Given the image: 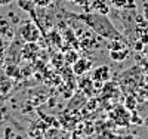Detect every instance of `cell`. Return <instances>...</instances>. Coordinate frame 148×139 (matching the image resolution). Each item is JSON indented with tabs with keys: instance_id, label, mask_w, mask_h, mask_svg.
Listing matches in <instances>:
<instances>
[{
	"instance_id": "2e32d148",
	"label": "cell",
	"mask_w": 148,
	"mask_h": 139,
	"mask_svg": "<svg viewBox=\"0 0 148 139\" xmlns=\"http://www.w3.org/2000/svg\"><path fill=\"white\" fill-rule=\"evenodd\" d=\"M5 42H3V37H0V65L5 62Z\"/></svg>"
},
{
	"instance_id": "9c48e42d",
	"label": "cell",
	"mask_w": 148,
	"mask_h": 139,
	"mask_svg": "<svg viewBox=\"0 0 148 139\" xmlns=\"http://www.w3.org/2000/svg\"><path fill=\"white\" fill-rule=\"evenodd\" d=\"M10 87H12L10 79L6 77V75H2V77H0V92H2V93H8L10 90Z\"/></svg>"
},
{
	"instance_id": "ba28073f",
	"label": "cell",
	"mask_w": 148,
	"mask_h": 139,
	"mask_svg": "<svg viewBox=\"0 0 148 139\" xmlns=\"http://www.w3.org/2000/svg\"><path fill=\"white\" fill-rule=\"evenodd\" d=\"M18 8L24 12L30 14L31 16H34L36 14V5H34V0H16Z\"/></svg>"
},
{
	"instance_id": "484cf974",
	"label": "cell",
	"mask_w": 148,
	"mask_h": 139,
	"mask_svg": "<svg viewBox=\"0 0 148 139\" xmlns=\"http://www.w3.org/2000/svg\"><path fill=\"white\" fill-rule=\"evenodd\" d=\"M67 2H73V0H67Z\"/></svg>"
},
{
	"instance_id": "277c9868",
	"label": "cell",
	"mask_w": 148,
	"mask_h": 139,
	"mask_svg": "<svg viewBox=\"0 0 148 139\" xmlns=\"http://www.w3.org/2000/svg\"><path fill=\"white\" fill-rule=\"evenodd\" d=\"M110 67L108 65H99L93 68L92 71V80L95 83H104L107 80H110Z\"/></svg>"
},
{
	"instance_id": "6da1fadb",
	"label": "cell",
	"mask_w": 148,
	"mask_h": 139,
	"mask_svg": "<svg viewBox=\"0 0 148 139\" xmlns=\"http://www.w3.org/2000/svg\"><path fill=\"white\" fill-rule=\"evenodd\" d=\"M76 18L82 22H84L89 28H92L98 36L104 37L108 40H125V37L117 28L114 24L108 19V15H101L98 12H84V14L76 15Z\"/></svg>"
},
{
	"instance_id": "d6986e66",
	"label": "cell",
	"mask_w": 148,
	"mask_h": 139,
	"mask_svg": "<svg viewBox=\"0 0 148 139\" xmlns=\"http://www.w3.org/2000/svg\"><path fill=\"white\" fill-rule=\"evenodd\" d=\"M62 61H64V55H61V53H58V58H56V59H55V58L52 59V62H53V64H56L58 67L61 65V62H62Z\"/></svg>"
},
{
	"instance_id": "ac0fdd59",
	"label": "cell",
	"mask_w": 148,
	"mask_h": 139,
	"mask_svg": "<svg viewBox=\"0 0 148 139\" xmlns=\"http://www.w3.org/2000/svg\"><path fill=\"white\" fill-rule=\"evenodd\" d=\"M76 5H79V6H83V8H86V12H90V9H89V2L90 0H73Z\"/></svg>"
},
{
	"instance_id": "44dd1931",
	"label": "cell",
	"mask_w": 148,
	"mask_h": 139,
	"mask_svg": "<svg viewBox=\"0 0 148 139\" xmlns=\"http://www.w3.org/2000/svg\"><path fill=\"white\" fill-rule=\"evenodd\" d=\"M144 16H145V19H148V2L144 3Z\"/></svg>"
},
{
	"instance_id": "9a60e30c",
	"label": "cell",
	"mask_w": 148,
	"mask_h": 139,
	"mask_svg": "<svg viewBox=\"0 0 148 139\" xmlns=\"http://www.w3.org/2000/svg\"><path fill=\"white\" fill-rule=\"evenodd\" d=\"M52 2L53 0H34V5H36V8H39V9H45L47 6H51Z\"/></svg>"
},
{
	"instance_id": "7c38bea8",
	"label": "cell",
	"mask_w": 148,
	"mask_h": 139,
	"mask_svg": "<svg viewBox=\"0 0 148 139\" xmlns=\"http://www.w3.org/2000/svg\"><path fill=\"white\" fill-rule=\"evenodd\" d=\"M107 46H108L110 50H116V49L126 47V43H125V40H110V43Z\"/></svg>"
},
{
	"instance_id": "4fadbf2b",
	"label": "cell",
	"mask_w": 148,
	"mask_h": 139,
	"mask_svg": "<svg viewBox=\"0 0 148 139\" xmlns=\"http://www.w3.org/2000/svg\"><path fill=\"white\" fill-rule=\"evenodd\" d=\"M64 59H65V62H67V64H74V62H76L77 59H79V55H77V52H76V50H70V52L64 56Z\"/></svg>"
},
{
	"instance_id": "5b68a950",
	"label": "cell",
	"mask_w": 148,
	"mask_h": 139,
	"mask_svg": "<svg viewBox=\"0 0 148 139\" xmlns=\"http://www.w3.org/2000/svg\"><path fill=\"white\" fill-rule=\"evenodd\" d=\"M90 10L92 12H98V14H101V15H108L110 14L108 3L104 2V0H92Z\"/></svg>"
},
{
	"instance_id": "7a4b0ae2",
	"label": "cell",
	"mask_w": 148,
	"mask_h": 139,
	"mask_svg": "<svg viewBox=\"0 0 148 139\" xmlns=\"http://www.w3.org/2000/svg\"><path fill=\"white\" fill-rule=\"evenodd\" d=\"M19 37L25 42V43H37L40 40V28L36 25L34 21L31 19H25L19 24V28H18Z\"/></svg>"
},
{
	"instance_id": "603a6c76",
	"label": "cell",
	"mask_w": 148,
	"mask_h": 139,
	"mask_svg": "<svg viewBox=\"0 0 148 139\" xmlns=\"http://www.w3.org/2000/svg\"><path fill=\"white\" fill-rule=\"evenodd\" d=\"M144 126H145V127H147V130H148V116L144 118Z\"/></svg>"
},
{
	"instance_id": "e0dca14e",
	"label": "cell",
	"mask_w": 148,
	"mask_h": 139,
	"mask_svg": "<svg viewBox=\"0 0 148 139\" xmlns=\"http://www.w3.org/2000/svg\"><path fill=\"white\" fill-rule=\"evenodd\" d=\"M126 101H127V102L125 104V105H126V108H127L129 111H133V110H135V105H136L135 99H133L132 96H127V98H126Z\"/></svg>"
},
{
	"instance_id": "30bf717a",
	"label": "cell",
	"mask_w": 148,
	"mask_h": 139,
	"mask_svg": "<svg viewBox=\"0 0 148 139\" xmlns=\"http://www.w3.org/2000/svg\"><path fill=\"white\" fill-rule=\"evenodd\" d=\"M129 123L133 124V126H142L144 124V118L138 114L136 111H130V117H129Z\"/></svg>"
},
{
	"instance_id": "52a82bcc",
	"label": "cell",
	"mask_w": 148,
	"mask_h": 139,
	"mask_svg": "<svg viewBox=\"0 0 148 139\" xmlns=\"http://www.w3.org/2000/svg\"><path fill=\"white\" fill-rule=\"evenodd\" d=\"M12 36H14V31H12V25L10 22L3 18V16H0V37H9V39H12Z\"/></svg>"
},
{
	"instance_id": "5bb4252c",
	"label": "cell",
	"mask_w": 148,
	"mask_h": 139,
	"mask_svg": "<svg viewBox=\"0 0 148 139\" xmlns=\"http://www.w3.org/2000/svg\"><path fill=\"white\" fill-rule=\"evenodd\" d=\"M110 3L117 9H127V0H111Z\"/></svg>"
},
{
	"instance_id": "3957f363",
	"label": "cell",
	"mask_w": 148,
	"mask_h": 139,
	"mask_svg": "<svg viewBox=\"0 0 148 139\" xmlns=\"http://www.w3.org/2000/svg\"><path fill=\"white\" fill-rule=\"evenodd\" d=\"M92 70V61L88 58H79L73 64V73L76 75H83Z\"/></svg>"
},
{
	"instance_id": "d4e9b609",
	"label": "cell",
	"mask_w": 148,
	"mask_h": 139,
	"mask_svg": "<svg viewBox=\"0 0 148 139\" xmlns=\"http://www.w3.org/2000/svg\"><path fill=\"white\" fill-rule=\"evenodd\" d=\"M104 2H107V3H110V2H111V0H104Z\"/></svg>"
},
{
	"instance_id": "7402d4cb",
	"label": "cell",
	"mask_w": 148,
	"mask_h": 139,
	"mask_svg": "<svg viewBox=\"0 0 148 139\" xmlns=\"http://www.w3.org/2000/svg\"><path fill=\"white\" fill-rule=\"evenodd\" d=\"M14 0H0V6H9Z\"/></svg>"
},
{
	"instance_id": "cb8c5ba5",
	"label": "cell",
	"mask_w": 148,
	"mask_h": 139,
	"mask_svg": "<svg viewBox=\"0 0 148 139\" xmlns=\"http://www.w3.org/2000/svg\"><path fill=\"white\" fill-rule=\"evenodd\" d=\"M126 139H139V136H138V138H136V136H127Z\"/></svg>"
},
{
	"instance_id": "ffe728a7",
	"label": "cell",
	"mask_w": 148,
	"mask_h": 139,
	"mask_svg": "<svg viewBox=\"0 0 148 139\" xmlns=\"http://www.w3.org/2000/svg\"><path fill=\"white\" fill-rule=\"evenodd\" d=\"M133 47H135V50H142L144 49V43L141 40H136V42H135V45H133Z\"/></svg>"
},
{
	"instance_id": "8fae6325",
	"label": "cell",
	"mask_w": 148,
	"mask_h": 139,
	"mask_svg": "<svg viewBox=\"0 0 148 139\" xmlns=\"http://www.w3.org/2000/svg\"><path fill=\"white\" fill-rule=\"evenodd\" d=\"M5 139H24V138L22 135L16 133L10 126H8V127H5Z\"/></svg>"
},
{
	"instance_id": "8992f818",
	"label": "cell",
	"mask_w": 148,
	"mask_h": 139,
	"mask_svg": "<svg viewBox=\"0 0 148 139\" xmlns=\"http://www.w3.org/2000/svg\"><path fill=\"white\" fill-rule=\"evenodd\" d=\"M110 58L113 61H116V62H123V61H126L129 58V50H127V47L110 50Z\"/></svg>"
}]
</instances>
